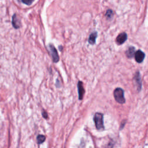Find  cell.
Listing matches in <instances>:
<instances>
[{"label": "cell", "mask_w": 148, "mask_h": 148, "mask_svg": "<svg viewBox=\"0 0 148 148\" xmlns=\"http://www.w3.org/2000/svg\"><path fill=\"white\" fill-rule=\"evenodd\" d=\"M124 90L121 88H116V89L114 90L113 92V96L115 100L118 103L123 104L125 103L126 100L124 96Z\"/></svg>", "instance_id": "obj_1"}, {"label": "cell", "mask_w": 148, "mask_h": 148, "mask_svg": "<svg viewBox=\"0 0 148 148\" xmlns=\"http://www.w3.org/2000/svg\"><path fill=\"white\" fill-rule=\"evenodd\" d=\"M94 121L97 130H101L104 129L103 114L101 113H96L94 117Z\"/></svg>", "instance_id": "obj_2"}, {"label": "cell", "mask_w": 148, "mask_h": 148, "mask_svg": "<svg viewBox=\"0 0 148 148\" xmlns=\"http://www.w3.org/2000/svg\"><path fill=\"white\" fill-rule=\"evenodd\" d=\"M97 37V33L96 31H94V32L92 33L90 35L89 38H88V43H89L91 45L95 44Z\"/></svg>", "instance_id": "obj_10"}, {"label": "cell", "mask_w": 148, "mask_h": 148, "mask_svg": "<svg viewBox=\"0 0 148 148\" xmlns=\"http://www.w3.org/2000/svg\"><path fill=\"white\" fill-rule=\"evenodd\" d=\"M105 16L108 20H110L113 18V12L111 9H108L106 11L105 13Z\"/></svg>", "instance_id": "obj_11"}, {"label": "cell", "mask_w": 148, "mask_h": 148, "mask_svg": "<svg viewBox=\"0 0 148 148\" xmlns=\"http://www.w3.org/2000/svg\"><path fill=\"white\" fill-rule=\"evenodd\" d=\"M21 1L27 5H30L34 1V0H21Z\"/></svg>", "instance_id": "obj_13"}, {"label": "cell", "mask_w": 148, "mask_h": 148, "mask_svg": "<svg viewBox=\"0 0 148 148\" xmlns=\"http://www.w3.org/2000/svg\"><path fill=\"white\" fill-rule=\"evenodd\" d=\"M78 94H79V99L82 100L83 98L84 94V89L83 86V83L80 81H79L78 83Z\"/></svg>", "instance_id": "obj_6"}, {"label": "cell", "mask_w": 148, "mask_h": 148, "mask_svg": "<svg viewBox=\"0 0 148 148\" xmlns=\"http://www.w3.org/2000/svg\"><path fill=\"white\" fill-rule=\"evenodd\" d=\"M135 53V49L133 46H130L128 50L126 52V54L127 57L129 58H132L134 57V54Z\"/></svg>", "instance_id": "obj_9"}, {"label": "cell", "mask_w": 148, "mask_h": 148, "mask_svg": "<svg viewBox=\"0 0 148 148\" xmlns=\"http://www.w3.org/2000/svg\"><path fill=\"white\" fill-rule=\"evenodd\" d=\"M42 115L43 116V117L45 118V119H48V115L47 112L45 110H43L42 112Z\"/></svg>", "instance_id": "obj_14"}, {"label": "cell", "mask_w": 148, "mask_h": 148, "mask_svg": "<svg viewBox=\"0 0 148 148\" xmlns=\"http://www.w3.org/2000/svg\"><path fill=\"white\" fill-rule=\"evenodd\" d=\"M12 24L15 28H19L21 27V21L16 14L12 17Z\"/></svg>", "instance_id": "obj_8"}, {"label": "cell", "mask_w": 148, "mask_h": 148, "mask_svg": "<svg viewBox=\"0 0 148 148\" xmlns=\"http://www.w3.org/2000/svg\"><path fill=\"white\" fill-rule=\"evenodd\" d=\"M135 61L138 63H142L144 60V58L145 57V54L141 50H137L135 53Z\"/></svg>", "instance_id": "obj_4"}, {"label": "cell", "mask_w": 148, "mask_h": 148, "mask_svg": "<svg viewBox=\"0 0 148 148\" xmlns=\"http://www.w3.org/2000/svg\"><path fill=\"white\" fill-rule=\"evenodd\" d=\"M49 49L50 51L53 62L54 63H57L59 61V56L58 54L57 50L56 49L54 45L52 44L49 45Z\"/></svg>", "instance_id": "obj_3"}, {"label": "cell", "mask_w": 148, "mask_h": 148, "mask_svg": "<svg viewBox=\"0 0 148 148\" xmlns=\"http://www.w3.org/2000/svg\"><path fill=\"white\" fill-rule=\"evenodd\" d=\"M127 40V35L126 33H122L119 34L116 38V42L118 45H122L125 43Z\"/></svg>", "instance_id": "obj_5"}, {"label": "cell", "mask_w": 148, "mask_h": 148, "mask_svg": "<svg viewBox=\"0 0 148 148\" xmlns=\"http://www.w3.org/2000/svg\"><path fill=\"white\" fill-rule=\"evenodd\" d=\"M46 137L43 135H38L37 137V142L38 144H41L45 142Z\"/></svg>", "instance_id": "obj_12"}, {"label": "cell", "mask_w": 148, "mask_h": 148, "mask_svg": "<svg viewBox=\"0 0 148 148\" xmlns=\"http://www.w3.org/2000/svg\"><path fill=\"white\" fill-rule=\"evenodd\" d=\"M134 80L136 82L137 86V89L138 91H140L142 87V82H141V76H140V73L139 71H138L136 73V75L134 77Z\"/></svg>", "instance_id": "obj_7"}]
</instances>
